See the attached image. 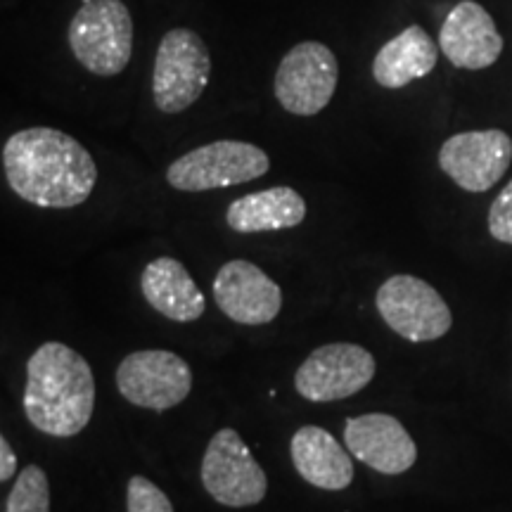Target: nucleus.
I'll return each instance as SVG.
<instances>
[{"label": "nucleus", "instance_id": "nucleus-1", "mask_svg": "<svg viewBox=\"0 0 512 512\" xmlns=\"http://www.w3.org/2000/svg\"><path fill=\"white\" fill-rule=\"evenodd\" d=\"M8 185L24 202L43 209H72L91 197L98 166L79 140L48 126L17 131L3 145Z\"/></svg>", "mask_w": 512, "mask_h": 512}, {"label": "nucleus", "instance_id": "nucleus-2", "mask_svg": "<svg viewBox=\"0 0 512 512\" xmlns=\"http://www.w3.org/2000/svg\"><path fill=\"white\" fill-rule=\"evenodd\" d=\"M24 415L38 432L67 439L86 430L95 408V377L79 351L41 344L27 363Z\"/></svg>", "mask_w": 512, "mask_h": 512}, {"label": "nucleus", "instance_id": "nucleus-3", "mask_svg": "<svg viewBox=\"0 0 512 512\" xmlns=\"http://www.w3.org/2000/svg\"><path fill=\"white\" fill-rule=\"evenodd\" d=\"M69 48L95 76H117L133 55V19L124 0H88L69 24Z\"/></svg>", "mask_w": 512, "mask_h": 512}, {"label": "nucleus", "instance_id": "nucleus-4", "mask_svg": "<svg viewBox=\"0 0 512 512\" xmlns=\"http://www.w3.org/2000/svg\"><path fill=\"white\" fill-rule=\"evenodd\" d=\"M271 159L261 147L242 140H216L185 152L166 169V181L181 192L221 190L266 176Z\"/></svg>", "mask_w": 512, "mask_h": 512}, {"label": "nucleus", "instance_id": "nucleus-5", "mask_svg": "<svg viewBox=\"0 0 512 512\" xmlns=\"http://www.w3.org/2000/svg\"><path fill=\"white\" fill-rule=\"evenodd\" d=\"M211 76V55L200 34L171 29L159 41L152 74L155 105L164 114H178L200 100Z\"/></svg>", "mask_w": 512, "mask_h": 512}, {"label": "nucleus", "instance_id": "nucleus-6", "mask_svg": "<svg viewBox=\"0 0 512 512\" xmlns=\"http://www.w3.org/2000/svg\"><path fill=\"white\" fill-rule=\"evenodd\" d=\"M200 477L207 494L228 508H249L261 503L268 491L266 472L256 463L240 434L230 427L211 437Z\"/></svg>", "mask_w": 512, "mask_h": 512}, {"label": "nucleus", "instance_id": "nucleus-7", "mask_svg": "<svg viewBox=\"0 0 512 512\" xmlns=\"http://www.w3.org/2000/svg\"><path fill=\"white\" fill-rule=\"evenodd\" d=\"M339 64L325 43L304 41L283 57L273 91L285 112L313 117L330 105L337 91Z\"/></svg>", "mask_w": 512, "mask_h": 512}, {"label": "nucleus", "instance_id": "nucleus-8", "mask_svg": "<svg viewBox=\"0 0 512 512\" xmlns=\"http://www.w3.org/2000/svg\"><path fill=\"white\" fill-rule=\"evenodd\" d=\"M375 304L384 323L408 342H434L453 325L444 297L415 275H392L384 280Z\"/></svg>", "mask_w": 512, "mask_h": 512}, {"label": "nucleus", "instance_id": "nucleus-9", "mask_svg": "<svg viewBox=\"0 0 512 512\" xmlns=\"http://www.w3.org/2000/svg\"><path fill=\"white\" fill-rule=\"evenodd\" d=\"M117 389L133 406L164 413L188 399L192 370L174 351H133L119 363Z\"/></svg>", "mask_w": 512, "mask_h": 512}, {"label": "nucleus", "instance_id": "nucleus-10", "mask_svg": "<svg viewBox=\"0 0 512 512\" xmlns=\"http://www.w3.org/2000/svg\"><path fill=\"white\" fill-rule=\"evenodd\" d=\"M375 368V358L366 347L349 342L323 344L299 366L294 389L311 403L342 401L366 389Z\"/></svg>", "mask_w": 512, "mask_h": 512}, {"label": "nucleus", "instance_id": "nucleus-11", "mask_svg": "<svg viewBox=\"0 0 512 512\" xmlns=\"http://www.w3.org/2000/svg\"><path fill=\"white\" fill-rule=\"evenodd\" d=\"M512 162V140L505 131H465L441 145L439 166L458 188L486 192L501 181Z\"/></svg>", "mask_w": 512, "mask_h": 512}, {"label": "nucleus", "instance_id": "nucleus-12", "mask_svg": "<svg viewBox=\"0 0 512 512\" xmlns=\"http://www.w3.org/2000/svg\"><path fill=\"white\" fill-rule=\"evenodd\" d=\"M214 302L240 325H268L283 309V290L252 261L235 259L221 266L214 278Z\"/></svg>", "mask_w": 512, "mask_h": 512}, {"label": "nucleus", "instance_id": "nucleus-13", "mask_svg": "<svg viewBox=\"0 0 512 512\" xmlns=\"http://www.w3.org/2000/svg\"><path fill=\"white\" fill-rule=\"evenodd\" d=\"M351 456L380 475H403L418 460V446L406 427L387 413L351 418L344 427Z\"/></svg>", "mask_w": 512, "mask_h": 512}, {"label": "nucleus", "instance_id": "nucleus-14", "mask_svg": "<svg viewBox=\"0 0 512 512\" xmlns=\"http://www.w3.org/2000/svg\"><path fill=\"white\" fill-rule=\"evenodd\" d=\"M439 48L448 62L458 69L491 67L503 53V36L498 34L496 22L475 0H463L448 12L441 24Z\"/></svg>", "mask_w": 512, "mask_h": 512}, {"label": "nucleus", "instance_id": "nucleus-15", "mask_svg": "<svg viewBox=\"0 0 512 512\" xmlns=\"http://www.w3.org/2000/svg\"><path fill=\"white\" fill-rule=\"evenodd\" d=\"M140 290L152 309L176 323L200 320L207 309L204 294L192 280L188 268L171 256H159L145 266L140 275Z\"/></svg>", "mask_w": 512, "mask_h": 512}, {"label": "nucleus", "instance_id": "nucleus-16", "mask_svg": "<svg viewBox=\"0 0 512 512\" xmlns=\"http://www.w3.org/2000/svg\"><path fill=\"white\" fill-rule=\"evenodd\" d=\"M290 453L304 482L313 484L316 489L342 491L354 479V463L347 448L323 427L306 425L294 432Z\"/></svg>", "mask_w": 512, "mask_h": 512}, {"label": "nucleus", "instance_id": "nucleus-17", "mask_svg": "<svg viewBox=\"0 0 512 512\" xmlns=\"http://www.w3.org/2000/svg\"><path fill=\"white\" fill-rule=\"evenodd\" d=\"M304 219V197L294 188H285V185L249 192V195L230 204L226 211L228 228L242 235L297 228Z\"/></svg>", "mask_w": 512, "mask_h": 512}, {"label": "nucleus", "instance_id": "nucleus-18", "mask_svg": "<svg viewBox=\"0 0 512 512\" xmlns=\"http://www.w3.org/2000/svg\"><path fill=\"white\" fill-rule=\"evenodd\" d=\"M439 48L425 29L413 24L399 36L389 38L375 55L373 76L382 88H403L437 67Z\"/></svg>", "mask_w": 512, "mask_h": 512}, {"label": "nucleus", "instance_id": "nucleus-19", "mask_svg": "<svg viewBox=\"0 0 512 512\" xmlns=\"http://www.w3.org/2000/svg\"><path fill=\"white\" fill-rule=\"evenodd\" d=\"M5 512H50V484L43 467L27 465L12 484Z\"/></svg>", "mask_w": 512, "mask_h": 512}, {"label": "nucleus", "instance_id": "nucleus-20", "mask_svg": "<svg viewBox=\"0 0 512 512\" xmlns=\"http://www.w3.org/2000/svg\"><path fill=\"white\" fill-rule=\"evenodd\" d=\"M128 512H174L169 496L147 477H131L126 491Z\"/></svg>", "mask_w": 512, "mask_h": 512}, {"label": "nucleus", "instance_id": "nucleus-21", "mask_svg": "<svg viewBox=\"0 0 512 512\" xmlns=\"http://www.w3.org/2000/svg\"><path fill=\"white\" fill-rule=\"evenodd\" d=\"M489 233L498 242L512 245V181L501 190L489 209Z\"/></svg>", "mask_w": 512, "mask_h": 512}, {"label": "nucleus", "instance_id": "nucleus-22", "mask_svg": "<svg viewBox=\"0 0 512 512\" xmlns=\"http://www.w3.org/2000/svg\"><path fill=\"white\" fill-rule=\"evenodd\" d=\"M17 472V456L10 448V441L0 437V482H10Z\"/></svg>", "mask_w": 512, "mask_h": 512}]
</instances>
